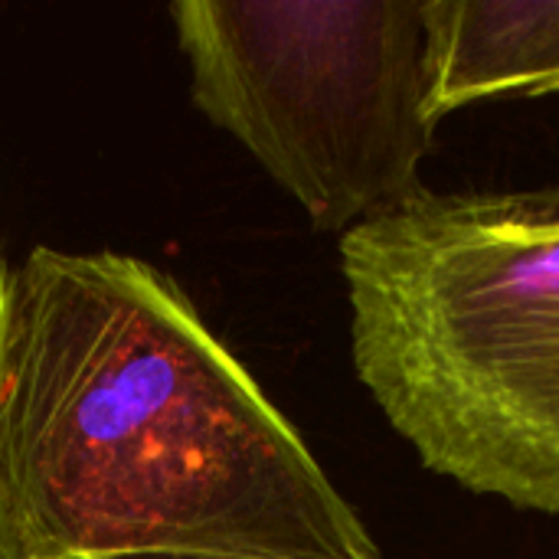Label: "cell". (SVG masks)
Segmentation results:
<instances>
[{
    "mask_svg": "<svg viewBox=\"0 0 559 559\" xmlns=\"http://www.w3.org/2000/svg\"><path fill=\"white\" fill-rule=\"evenodd\" d=\"M0 488L26 559H383L190 298L118 252L7 272Z\"/></svg>",
    "mask_w": 559,
    "mask_h": 559,
    "instance_id": "cell-1",
    "label": "cell"
},
{
    "mask_svg": "<svg viewBox=\"0 0 559 559\" xmlns=\"http://www.w3.org/2000/svg\"><path fill=\"white\" fill-rule=\"evenodd\" d=\"M350 357L419 462L559 518V187L423 193L341 236Z\"/></svg>",
    "mask_w": 559,
    "mask_h": 559,
    "instance_id": "cell-2",
    "label": "cell"
},
{
    "mask_svg": "<svg viewBox=\"0 0 559 559\" xmlns=\"http://www.w3.org/2000/svg\"><path fill=\"white\" fill-rule=\"evenodd\" d=\"M197 108L324 233L426 193V0H180Z\"/></svg>",
    "mask_w": 559,
    "mask_h": 559,
    "instance_id": "cell-3",
    "label": "cell"
},
{
    "mask_svg": "<svg viewBox=\"0 0 559 559\" xmlns=\"http://www.w3.org/2000/svg\"><path fill=\"white\" fill-rule=\"evenodd\" d=\"M429 111L559 92V0H426Z\"/></svg>",
    "mask_w": 559,
    "mask_h": 559,
    "instance_id": "cell-4",
    "label": "cell"
},
{
    "mask_svg": "<svg viewBox=\"0 0 559 559\" xmlns=\"http://www.w3.org/2000/svg\"><path fill=\"white\" fill-rule=\"evenodd\" d=\"M3 285H7V269H3V262H0V311H3ZM0 559H26L23 557V550H20V544H16L10 514H7L3 488H0Z\"/></svg>",
    "mask_w": 559,
    "mask_h": 559,
    "instance_id": "cell-5",
    "label": "cell"
},
{
    "mask_svg": "<svg viewBox=\"0 0 559 559\" xmlns=\"http://www.w3.org/2000/svg\"><path fill=\"white\" fill-rule=\"evenodd\" d=\"M128 559H255V557H128Z\"/></svg>",
    "mask_w": 559,
    "mask_h": 559,
    "instance_id": "cell-6",
    "label": "cell"
}]
</instances>
